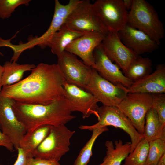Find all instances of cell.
<instances>
[{
    "instance_id": "obj_1",
    "label": "cell",
    "mask_w": 165,
    "mask_h": 165,
    "mask_svg": "<svg viewBox=\"0 0 165 165\" xmlns=\"http://www.w3.org/2000/svg\"><path fill=\"white\" fill-rule=\"evenodd\" d=\"M28 77L15 84L2 86L1 93L16 101L47 105L65 97V78L57 64L41 63Z\"/></svg>"
},
{
    "instance_id": "obj_2",
    "label": "cell",
    "mask_w": 165,
    "mask_h": 165,
    "mask_svg": "<svg viewBox=\"0 0 165 165\" xmlns=\"http://www.w3.org/2000/svg\"><path fill=\"white\" fill-rule=\"evenodd\" d=\"M15 114L26 132L43 125H65L76 117L65 97L47 105L29 104L15 101L12 105Z\"/></svg>"
},
{
    "instance_id": "obj_3",
    "label": "cell",
    "mask_w": 165,
    "mask_h": 165,
    "mask_svg": "<svg viewBox=\"0 0 165 165\" xmlns=\"http://www.w3.org/2000/svg\"><path fill=\"white\" fill-rule=\"evenodd\" d=\"M127 24L143 32L159 45L164 36L163 25L156 11L145 0H133Z\"/></svg>"
},
{
    "instance_id": "obj_4",
    "label": "cell",
    "mask_w": 165,
    "mask_h": 165,
    "mask_svg": "<svg viewBox=\"0 0 165 165\" xmlns=\"http://www.w3.org/2000/svg\"><path fill=\"white\" fill-rule=\"evenodd\" d=\"M75 132L65 125L51 126L48 134L35 149L33 157L59 162L69 150L70 139Z\"/></svg>"
},
{
    "instance_id": "obj_5",
    "label": "cell",
    "mask_w": 165,
    "mask_h": 165,
    "mask_svg": "<svg viewBox=\"0 0 165 165\" xmlns=\"http://www.w3.org/2000/svg\"><path fill=\"white\" fill-rule=\"evenodd\" d=\"M100 118L98 122L91 125H81V130L92 131L93 129L112 126L123 130L131 139V151L132 152L144 137L140 134L132 125L131 121L117 106L103 105L99 107Z\"/></svg>"
},
{
    "instance_id": "obj_6",
    "label": "cell",
    "mask_w": 165,
    "mask_h": 165,
    "mask_svg": "<svg viewBox=\"0 0 165 165\" xmlns=\"http://www.w3.org/2000/svg\"><path fill=\"white\" fill-rule=\"evenodd\" d=\"M127 88L116 85L103 78L92 68L85 90L91 93L103 105L117 107L126 96Z\"/></svg>"
},
{
    "instance_id": "obj_7",
    "label": "cell",
    "mask_w": 165,
    "mask_h": 165,
    "mask_svg": "<svg viewBox=\"0 0 165 165\" xmlns=\"http://www.w3.org/2000/svg\"><path fill=\"white\" fill-rule=\"evenodd\" d=\"M64 24L78 31H97L105 36L108 33L97 16L93 3L89 0H81Z\"/></svg>"
},
{
    "instance_id": "obj_8",
    "label": "cell",
    "mask_w": 165,
    "mask_h": 165,
    "mask_svg": "<svg viewBox=\"0 0 165 165\" xmlns=\"http://www.w3.org/2000/svg\"><path fill=\"white\" fill-rule=\"evenodd\" d=\"M93 4L108 32L118 33L127 24L128 12L124 6L123 0H97Z\"/></svg>"
},
{
    "instance_id": "obj_9",
    "label": "cell",
    "mask_w": 165,
    "mask_h": 165,
    "mask_svg": "<svg viewBox=\"0 0 165 165\" xmlns=\"http://www.w3.org/2000/svg\"><path fill=\"white\" fill-rule=\"evenodd\" d=\"M152 94L128 93L117 107L131 121L137 131L143 135L145 118L152 107Z\"/></svg>"
},
{
    "instance_id": "obj_10",
    "label": "cell",
    "mask_w": 165,
    "mask_h": 165,
    "mask_svg": "<svg viewBox=\"0 0 165 165\" xmlns=\"http://www.w3.org/2000/svg\"><path fill=\"white\" fill-rule=\"evenodd\" d=\"M57 57V64L66 82L85 90L92 68L79 60L75 55L65 51Z\"/></svg>"
},
{
    "instance_id": "obj_11",
    "label": "cell",
    "mask_w": 165,
    "mask_h": 165,
    "mask_svg": "<svg viewBox=\"0 0 165 165\" xmlns=\"http://www.w3.org/2000/svg\"><path fill=\"white\" fill-rule=\"evenodd\" d=\"M81 0H70L66 5L62 4L58 0L55 1L54 14L50 25L47 30L39 37H33L22 46L24 50L38 45L44 49L48 46L49 42L53 35L64 24L67 17Z\"/></svg>"
},
{
    "instance_id": "obj_12",
    "label": "cell",
    "mask_w": 165,
    "mask_h": 165,
    "mask_svg": "<svg viewBox=\"0 0 165 165\" xmlns=\"http://www.w3.org/2000/svg\"><path fill=\"white\" fill-rule=\"evenodd\" d=\"M15 101L0 92V129L10 139L14 147L17 150L26 131L13 110L12 105Z\"/></svg>"
},
{
    "instance_id": "obj_13",
    "label": "cell",
    "mask_w": 165,
    "mask_h": 165,
    "mask_svg": "<svg viewBox=\"0 0 165 165\" xmlns=\"http://www.w3.org/2000/svg\"><path fill=\"white\" fill-rule=\"evenodd\" d=\"M64 88L65 98L68 101L72 112H80L83 119L93 115L98 120L99 119L98 102L91 93L67 82L64 85Z\"/></svg>"
},
{
    "instance_id": "obj_14",
    "label": "cell",
    "mask_w": 165,
    "mask_h": 165,
    "mask_svg": "<svg viewBox=\"0 0 165 165\" xmlns=\"http://www.w3.org/2000/svg\"><path fill=\"white\" fill-rule=\"evenodd\" d=\"M101 44L107 56L115 62L124 74L131 62L139 55L124 45L118 33L108 32Z\"/></svg>"
},
{
    "instance_id": "obj_15",
    "label": "cell",
    "mask_w": 165,
    "mask_h": 165,
    "mask_svg": "<svg viewBox=\"0 0 165 165\" xmlns=\"http://www.w3.org/2000/svg\"><path fill=\"white\" fill-rule=\"evenodd\" d=\"M94 56L95 65L92 67L104 79L114 85H121L129 87L133 83L126 77L119 67L112 62L107 56L101 44L94 50Z\"/></svg>"
},
{
    "instance_id": "obj_16",
    "label": "cell",
    "mask_w": 165,
    "mask_h": 165,
    "mask_svg": "<svg viewBox=\"0 0 165 165\" xmlns=\"http://www.w3.org/2000/svg\"><path fill=\"white\" fill-rule=\"evenodd\" d=\"M105 36L97 31L88 32L73 40L65 51L79 56L85 64L92 68L95 65L94 50L101 43Z\"/></svg>"
},
{
    "instance_id": "obj_17",
    "label": "cell",
    "mask_w": 165,
    "mask_h": 165,
    "mask_svg": "<svg viewBox=\"0 0 165 165\" xmlns=\"http://www.w3.org/2000/svg\"><path fill=\"white\" fill-rule=\"evenodd\" d=\"M118 33L122 43L137 54L151 53L159 45L147 35L127 24Z\"/></svg>"
},
{
    "instance_id": "obj_18",
    "label": "cell",
    "mask_w": 165,
    "mask_h": 165,
    "mask_svg": "<svg viewBox=\"0 0 165 165\" xmlns=\"http://www.w3.org/2000/svg\"><path fill=\"white\" fill-rule=\"evenodd\" d=\"M128 93H141L150 94L165 93V65H158L155 71L142 79L133 82L127 89Z\"/></svg>"
},
{
    "instance_id": "obj_19",
    "label": "cell",
    "mask_w": 165,
    "mask_h": 165,
    "mask_svg": "<svg viewBox=\"0 0 165 165\" xmlns=\"http://www.w3.org/2000/svg\"><path fill=\"white\" fill-rule=\"evenodd\" d=\"M87 32L75 30L64 24L53 35L48 46L52 53L58 56L73 40Z\"/></svg>"
},
{
    "instance_id": "obj_20",
    "label": "cell",
    "mask_w": 165,
    "mask_h": 165,
    "mask_svg": "<svg viewBox=\"0 0 165 165\" xmlns=\"http://www.w3.org/2000/svg\"><path fill=\"white\" fill-rule=\"evenodd\" d=\"M115 146L111 141H107L105 145L106 147V156L102 163L96 165H121L131 152V142H127L123 143L121 140H116Z\"/></svg>"
},
{
    "instance_id": "obj_21",
    "label": "cell",
    "mask_w": 165,
    "mask_h": 165,
    "mask_svg": "<svg viewBox=\"0 0 165 165\" xmlns=\"http://www.w3.org/2000/svg\"><path fill=\"white\" fill-rule=\"evenodd\" d=\"M51 126L43 125L27 132L21 139L19 147L27 158L33 157V153L48 134Z\"/></svg>"
},
{
    "instance_id": "obj_22",
    "label": "cell",
    "mask_w": 165,
    "mask_h": 165,
    "mask_svg": "<svg viewBox=\"0 0 165 165\" xmlns=\"http://www.w3.org/2000/svg\"><path fill=\"white\" fill-rule=\"evenodd\" d=\"M2 66V84L3 86L20 82L25 72L31 71L36 66L33 64H19L16 62L6 61Z\"/></svg>"
},
{
    "instance_id": "obj_23",
    "label": "cell",
    "mask_w": 165,
    "mask_h": 165,
    "mask_svg": "<svg viewBox=\"0 0 165 165\" xmlns=\"http://www.w3.org/2000/svg\"><path fill=\"white\" fill-rule=\"evenodd\" d=\"M143 135L148 142L157 139L165 141V126L161 124L157 114L152 107L145 116Z\"/></svg>"
},
{
    "instance_id": "obj_24",
    "label": "cell",
    "mask_w": 165,
    "mask_h": 165,
    "mask_svg": "<svg viewBox=\"0 0 165 165\" xmlns=\"http://www.w3.org/2000/svg\"><path fill=\"white\" fill-rule=\"evenodd\" d=\"M152 65L150 59L139 55L131 62L124 75L133 82L136 81L151 73Z\"/></svg>"
},
{
    "instance_id": "obj_25",
    "label": "cell",
    "mask_w": 165,
    "mask_h": 165,
    "mask_svg": "<svg viewBox=\"0 0 165 165\" xmlns=\"http://www.w3.org/2000/svg\"><path fill=\"white\" fill-rule=\"evenodd\" d=\"M108 130L107 127L93 129L91 138L80 150L73 165H87L93 155V148L97 138L103 133Z\"/></svg>"
},
{
    "instance_id": "obj_26",
    "label": "cell",
    "mask_w": 165,
    "mask_h": 165,
    "mask_svg": "<svg viewBox=\"0 0 165 165\" xmlns=\"http://www.w3.org/2000/svg\"><path fill=\"white\" fill-rule=\"evenodd\" d=\"M149 147V142L143 138L126 158L123 165H145Z\"/></svg>"
},
{
    "instance_id": "obj_27",
    "label": "cell",
    "mask_w": 165,
    "mask_h": 165,
    "mask_svg": "<svg viewBox=\"0 0 165 165\" xmlns=\"http://www.w3.org/2000/svg\"><path fill=\"white\" fill-rule=\"evenodd\" d=\"M149 150L145 165H156L165 153V141L157 139L149 142Z\"/></svg>"
},
{
    "instance_id": "obj_28",
    "label": "cell",
    "mask_w": 165,
    "mask_h": 165,
    "mask_svg": "<svg viewBox=\"0 0 165 165\" xmlns=\"http://www.w3.org/2000/svg\"><path fill=\"white\" fill-rule=\"evenodd\" d=\"M30 0H0V18H9L16 9L20 6H28Z\"/></svg>"
},
{
    "instance_id": "obj_29",
    "label": "cell",
    "mask_w": 165,
    "mask_h": 165,
    "mask_svg": "<svg viewBox=\"0 0 165 165\" xmlns=\"http://www.w3.org/2000/svg\"><path fill=\"white\" fill-rule=\"evenodd\" d=\"M152 108L156 112L161 124L165 126V94H152Z\"/></svg>"
},
{
    "instance_id": "obj_30",
    "label": "cell",
    "mask_w": 165,
    "mask_h": 165,
    "mask_svg": "<svg viewBox=\"0 0 165 165\" xmlns=\"http://www.w3.org/2000/svg\"><path fill=\"white\" fill-rule=\"evenodd\" d=\"M24 165H60L59 162L35 157L27 158Z\"/></svg>"
},
{
    "instance_id": "obj_31",
    "label": "cell",
    "mask_w": 165,
    "mask_h": 165,
    "mask_svg": "<svg viewBox=\"0 0 165 165\" xmlns=\"http://www.w3.org/2000/svg\"><path fill=\"white\" fill-rule=\"evenodd\" d=\"M0 146L6 148L10 152L13 150L14 146L9 137L0 130Z\"/></svg>"
},
{
    "instance_id": "obj_32",
    "label": "cell",
    "mask_w": 165,
    "mask_h": 165,
    "mask_svg": "<svg viewBox=\"0 0 165 165\" xmlns=\"http://www.w3.org/2000/svg\"><path fill=\"white\" fill-rule=\"evenodd\" d=\"M18 151L17 157L16 160L13 165H24L27 158L26 154L22 149L19 147ZM0 165H2L0 164Z\"/></svg>"
},
{
    "instance_id": "obj_33",
    "label": "cell",
    "mask_w": 165,
    "mask_h": 165,
    "mask_svg": "<svg viewBox=\"0 0 165 165\" xmlns=\"http://www.w3.org/2000/svg\"><path fill=\"white\" fill-rule=\"evenodd\" d=\"M124 6L127 11L130 10L133 5V0H123Z\"/></svg>"
},
{
    "instance_id": "obj_34",
    "label": "cell",
    "mask_w": 165,
    "mask_h": 165,
    "mask_svg": "<svg viewBox=\"0 0 165 165\" xmlns=\"http://www.w3.org/2000/svg\"><path fill=\"white\" fill-rule=\"evenodd\" d=\"M156 165H165V153L160 159Z\"/></svg>"
},
{
    "instance_id": "obj_35",
    "label": "cell",
    "mask_w": 165,
    "mask_h": 165,
    "mask_svg": "<svg viewBox=\"0 0 165 165\" xmlns=\"http://www.w3.org/2000/svg\"><path fill=\"white\" fill-rule=\"evenodd\" d=\"M3 71V67L0 64V92H1L2 88V76Z\"/></svg>"
},
{
    "instance_id": "obj_36",
    "label": "cell",
    "mask_w": 165,
    "mask_h": 165,
    "mask_svg": "<svg viewBox=\"0 0 165 165\" xmlns=\"http://www.w3.org/2000/svg\"><path fill=\"white\" fill-rule=\"evenodd\" d=\"M0 55H1L2 56H3L2 54L0 52Z\"/></svg>"
}]
</instances>
